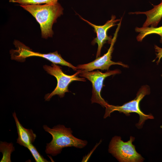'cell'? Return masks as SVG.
I'll return each mask as SVG.
<instances>
[{
	"label": "cell",
	"instance_id": "1",
	"mask_svg": "<svg viewBox=\"0 0 162 162\" xmlns=\"http://www.w3.org/2000/svg\"><path fill=\"white\" fill-rule=\"evenodd\" d=\"M44 130L52 136V139L46 143L45 152L46 154L55 156L60 154L62 149L68 147L82 148L86 146L88 141L74 136L70 128L63 124H58L52 128L47 125L43 126Z\"/></svg>",
	"mask_w": 162,
	"mask_h": 162
},
{
	"label": "cell",
	"instance_id": "2",
	"mask_svg": "<svg viewBox=\"0 0 162 162\" xmlns=\"http://www.w3.org/2000/svg\"><path fill=\"white\" fill-rule=\"evenodd\" d=\"M28 11L39 24L42 37L46 39L53 34V24L63 14V9L58 2L43 5L21 4L20 5Z\"/></svg>",
	"mask_w": 162,
	"mask_h": 162
},
{
	"label": "cell",
	"instance_id": "3",
	"mask_svg": "<svg viewBox=\"0 0 162 162\" xmlns=\"http://www.w3.org/2000/svg\"><path fill=\"white\" fill-rule=\"evenodd\" d=\"M150 93V88L148 86H142L138 92L136 97L134 100L123 104L122 106H114L108 104L106 108L105 112L104 118H106L110 116L111 113L116 111L120 113H123L126 115H130V113H136L140 117L138 122L136 124L138 128H142L146 120L153 119L154 117L151 114H144L140 110V103L144 97Z\"/></svg>",
	"mask_w": 162,
	"mask_h": 162
},
{
	"label": "cell",
	"instance_id": "4",
	"mask_svg": "<svg viewBox=\"0 0 162 162\" xmlns=\"http://www.w3.org/2000/svg\"><path fill=\"white\" fill-rule=\"evenodd\" d=\"M135 138L130 136V140L124 142L120 136H115L111 140L108 152L119 162H141L143 158L136 151L132 142Z\"/></svg>",
	"mask_w": 162,
	"mask_h": 162
},
{
	"label": "cell",
	"instance_id": "5",
	"mask_svg": "<svg viewBox=\"0 0 162 162\" xmlns=\"http://www.w3.org/2000/svg\"><path fill=\"white\" fill-rule=\"evenodd\" d=\"M43 68L48 74L55 77L57 82L56 86L53 91L51 93L45 95L44 98L46 101H49L52 97L55 95H58L60 98L64 97L65 93L69 92L68 86L73 81H86L85 78L77 76L81 72V70H78L73 75H69L64 73L61 67L55 64L52 63L51 66L44 65Z\"/></svg>",
	"mask_w": 162,
	"mask_h": 162
},
{
	"label": "cell",
	"instance_id": "6",
	"mask_svg": "<svg viewBox=\"0 0 162 162\" xmlns=\"http://www.w3.org/2000/svg\"><path fill=\"white\" fill-rule=\"evenodd\" d=\"M14 44L16 49L10 51L12 59L23 62L27 57L33 56H38L45 58L52 63L67 66L71 68L74 71L77 70L76 67L74 66L64 59L61 55L58 54L57 51L47 54L41 53L33 52L29 47L18 41H15Z\"/></svg>",
	"mask_w": 162,
	"mask_h": 162
},
{
	"label": "cell",
	"instance_id": "7",
	"mask_svg": "<svg viewBox=\"0 0 162 162\" xmlns=\"http://www.w3.org/2000/svg\"><path fill=\"white\" fill-rule=\"evenodd\" d=\"M120 73V71L118 69L108 71L104 73H103L98 70L94 71H82L79 75L87 79L92 84V95L91 99L92 104L96 103L103 107H106L108 104L102 98L100 94L104 81L107 77Z\"/></svg>",
	"mask_w": 162,
	"mask_h": 162
},
{
	"label": "cell",
	"instance_id": "8",
	"mask_svg": "<svg viewBox=\"0 0 162 162\" xmlns=\"http://www.w3.org/2000/svg\"><path fill=\"white\" fill-rule=\"evenodd\" d=\"M122 20V18L117 24V27L114 34L110 46L107 52L103 56L96 58L92 62L87 64L78 65L76 67L77 69L81 70L83 71H91L95 69L108 70L111 65L115 64L120 65L125 68L128 67L127 65L124 64L121 62H114L111 60V55L114 49V45L116 40Z\"/></svg>",
	"mask_w": 162,
	"mask_h": 162
},
{
	"label": "cell",
	"instance_id": "9",
	"mask_svg": "<svg viewBox=\"0 0 162 162\" xmlns=\"http://www.w3.org/2000/svg\"><path fill=\"white\" fill-rule=\"evenodd\" d=\"M82 20L87 22L89 25L92 27L94 32L96 33L97 37L94 38L92 42V44L97 43L98 45V48L96 53V58L99 57L100 54L101 48L104 44L109 42L110 44L112 40V38L108 36L107 34V32L108 29L112 27L117 25L116 23L119 22L121 19H116L115 15H112L111 19L108 20L102 26H97L94 24L88 21L79 16Z\"/></svg>",
	"mask_w": 162,
	"mask_h": 162
},
{
	"label": "cell",
	"instance_id": "10",
	"mask_svg": "<svg viewBox=\"0 0 162 162\" xmlns=\"http://www.w3.org/2000/svg\"><path fill=\"white\" fill-rule=\"evenodd\" d=\"M151 9L144 12L136 11L129 13V14H145L146 19L142 25L143 27H157L162 18V0L156 5H153Z\"/></svg>",
	"mask_w": 162,
	"mask_h": 162
},
{
	"label": "cell",
	"instance_id": "11",
	"mask_svg": "<svg viewBox=\"0 0 162 162\" xmlns=\"http://www.w3.org/2000/svg\"><path fill=\"white\" fill-rule=\"evenodd\" d=\"M13 116L15 122L18 134L16 142L27 148L30 144L34 142L36 135L32 129L26 128L21 125L15 112L13 113Z\"/></svg>",
	"mask_w": 162,
	"mask_h": 162
},
{
	"label": "cell",
	"instance_id": "12",
	"mask_svg": "<svg viewBox=\"0 0 162 162\" xmlns=\"http://www.w3.org/2000/svg\"><path fill=\"white\" fill-rule=\"evenodd\" d=\"M135 31L139 33L136 37L137 41L139 42L142 41L148 35L156 34L160 36V42L162 43V26L159 27H136L135 28Z\"/></svg>",
	"mask_w": 162,
	"mask_h": 162
},
{
	"label": "cell",
	"instance_id": "13",
	"mask_svg": "<svg viewBox=\"0 0 162 162\" xmlns=\"http://www.w3.org/2000/svg\"><path fill=\"white\" fill-rule=\"evenodd\" d=\"M15 150L13 144L1 141L0 152L3 154L0 162H11V155Z\"/></svg>",
	"mask_w": 162,
	"mask_h": 162
},
{
	"label": "cell",
	"instance_id": "14",
	"mask_svg": "<svg viewBox=\"0 0 162 162\" xmlns=\"http://www.w3.org/2000/svg\"><path fill=\"white\" fill-rule=\"evenodd\" d=\"M58 0H10L9 2L21 4H51L57 2Z\"/></svg>",
	"mask_w": 162,
	"mask_h": 162
},
{
	"label": "cell",
	"instance_id": "15",
	"mask_svg": "<svg viewBox=\"0 0 162 162\" xmlns=\"http://www.w3.org/2000/svg\"><path fill=\"white\" fill-rule=\"evenodd\" d=\"M36 162H47L48 161L44 158L38 152L36 147L32 144L27 147Z\"/></svg>",
	"mask_w": 162,
	"mask_h": 162
},
{
	"label": "cell",
	"instance_id": "16",
	"mask_svg": "<svg viewBox=\"0 0 162 162\" xmlns=\"http://www.w3.org/2000/svg\"><path fill=\"white\" fill-rule=\"evenodd\" d=\"M155 50L156 52V59L158 58V60L157 61V64H158L162 58V48L159 47L157 45H155L154 46Z\"/></svg>",
	"mask_w": 162,
	"mask_h": 162
},
{
	"label": "cell",
	"instance_id": "17",
	"mask_svg": "<svg viewBox=\"0 0 162 162\" xmlns=\"http://www.w3.org/2000/svg\"><path fill=\"white\" fill-rule=\"evenodd\" d=\"M161 76L162 77V75H161Z\"/></svg>",
	"mask_w": 162,
	"mask_h": 162
}]
</instances>
